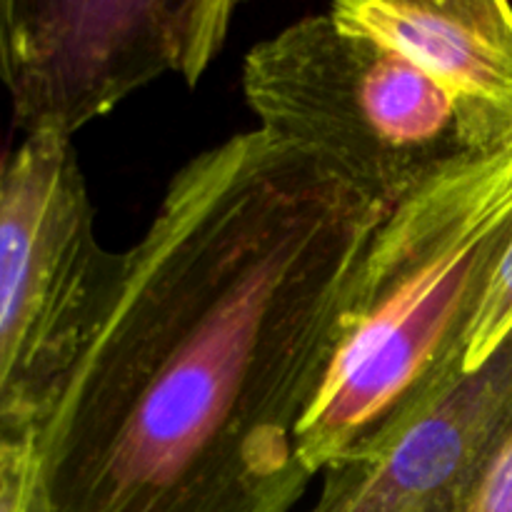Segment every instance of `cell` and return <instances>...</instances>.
I'll return each instance as SVG.
<instances>
[{"label": "cell", "mask_w": 512, "mask_h": 512, "mask_svg": "<svg viewBox=\"0 0 512 512\" xmlns=\"http://www.w3.org/2000/svg\"><path fill=\"white\" fill-rule=\"evenodd\" d=\"M468 512H512V435L485 475Z\"/></svg>", "instance_id": "10"}, {"label": "cell", "mask_w": 512, "mask_h": 512, "mask_svg": "<svg viewBox=\"0 0 512 512\" xmlns=\"http://www.w3.org/2000/svg\"><path fill=\"white\" fill-rule=\"evenodd\" d=\"M230 0H0V85L23 138L70 140L143 85H195L228 38Z\"/></svg>", "instance_id": "5"}, {"label": "cell", "mask_w": 512, "mask_h": 512, "mask_svg": "<svg viewBox=\"0 0 512 512\" xmlns=\"http://www.w3.org/2000/svg\"><path fill=\"white\" fill-rule=\"evenodd\" d=\"M512 435V333L368 450L323 470L308 512H468Z\"/></svg>", "instance_id": "6"}, {"label": "cell", "mask_w": 512, "mask_h": 512, "mask_svg": "<svg viewBox=\"0 0 512 512\" xmlns=\"http://www.w3.org/2000/svg\"><path fill=\"white\" fill-rule=\"evenodd\" d=\"M512 238V143L455 165L380 223L328 375L298 430L310 475L378 443L465 375Z\"/></svg>", "instance_id": "2"}, {"label": "cell", "mask_w": 512, "mask_h": 512, "mask_svg": "<svg viewBox=\"0 0 512 512\" xmlns=\"http://www.w3.org/2000/svg\"><path fill=\"white\" fill-rule=\"evenodd\" d=\"M243 93L270 138L328 165L393 210L455 165L512 143V128L450 98L408 58L308 15L245 55Z\"/></svg>", "instance_id": "3"}, {"label": "cell", "mask_w": 512, "mask_h": 512, "mask_svg": "<svg viewBox=\"0 0 512 512\" xmlns=\"http://www.w3.org/2000/svg\"><path fill=\"white\" fill-rule=\"evenodd\" d=\"M343 28L398 50L458 103L512 128V8L503 0H340Z\"/></svg>", "instance_id": "7"}, {"label": "cell", "mask_w": 512, "mask_h": 512, "mask_svg": "<svg viewBox=\"0 0 512 512\" xmlns=\"http://www.w3.org/2000/svg\"><path fill=\"white\" fill-rule=\"evenodd\" d=\"M388 210L238 133L190 158L30 443L43 512H290L298 430Z\"/></svg>", "instance_id": "1"}, {"label": "cell", "mask_w": 512, "mask_h": 512, "mask_svg": "<svg viewBox=\"0 0 512 512\" xmlns=\"http://www.w3.org/2000/svg\"><path fill=\"white\" fill-rule=\"evenodd\" d=\"M125 255L95 235L73 143L0 155V440L30 445L103 325Z\"/></svg>", "instance_id": "4"}, {"label": "cell", "mask_w": 512, "mask_h": 512, "mask_svg": "<svg viewBox=\"0 0 512 512\" xmlns=\"http://www.w3.org/2000/svg\"><path fill=\"white\" fill-rule=\"evenodd\" d=\"M512 333V238L505 245L488 290L480 303L478 315L473 320L468 338V355H465V373H473L480 365L493 358L495 350L505 343Z\"/></svg>", "instance_id": "8"}, {"label": "cell", "mask_w": 512, "mask_h": 512, "mask_svg": "<svg viewBox=\"0 0 512 512\" xmlns=\"http://www.w3.org/2000/svg\"><path fill=\"white\" fill-rule=\"evenodd\" d=\"M0 512H43L30 445L0 440Z\"/></svg>", "instance_id": "9"}]
</instances>
